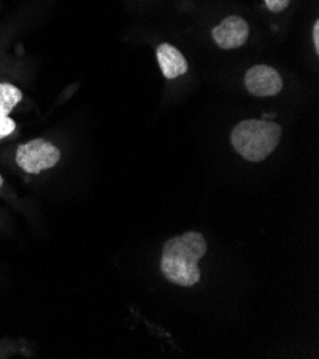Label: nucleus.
<instances>
[{
  "mask_svg": "<svg viewBox=\"0 0 319 359\" xmlns=\"http://www.w3.org/2000/svg\"><path fill=\"white\" fill-rule=\"evenodd\" d=\"M208 242L201 232L189 231L169 239L162 249L161 271L163 276L179 286L191 288L201 280L199 261L205 257Z\"/></svg>",
  "mask_w": 319,
  "mask_h": 359,
  "instance_id": "obj_1",
  "label": "nucleus"
},
{
  "mask_svg": "<svg viewBox=\"0 0 319 359\" xmlns=\"http://www.w3.org/2000/svg\"><path fill=\"white\" fill-rule=\"evenodd\" d=\"M280 136L282 128L278 123L247 119L233 128L231 143L235 151L246 161L262 162L276 149Z\"/></svg>",
  "mask_w": 319,
  "mask_h": 359,
  "instance_id": "obj_2",
  "label": "nucleus"
},
{
  "mask_svg": "<svg viewBox=\"0 0 319 359\" xmlns=\"http://www.w3.org/2000/svg\"><path fill=\"white\" fill-rule=\"evenodd\" d=\"M60 151L50 140L43 137L33 139L18 147L15 162L29 175H39L43 170L55 168L60 161Z\"/></svg>",
  "mask_w": 319,
  "mask_h": 359,
  "instance_id": "obj_3",
  "label": "nucleus"
},
{
  "mask_svg": "<svg viewBox=\"0 0 319 359\" xmlns=\"http://www.w3.org/2000/svg\"><path fill=\"white\" fill-rule=\"evenodd\" d=\"M245 88L254 96H275L282 90L283 82L279 72L266 65H257L246 72Z\"/></svg>",
  "mask_w": 319,
  "mask_h": 359,
  "instance_id": "obj_4",
  "label": "nucleus"
},
{
  "mask_svg": "<svg viewBox=\"0 0 319 359\" xmlns=\"http://www.w3.org/2000/svg\"><path fill=\"white\" fill-rule=\"evenodd\" d=\"M247 36H250V25L236 15L225 18L212 30V38H214L215 43L225 50L243 46L247 41Z\"/></svg>",
  "mask_w": 319,
  "mask_h": 359,
  "instance_id": "obj_5",
  "label": "nucleus"
},
{
  "mask_svg": "<svg viewBox=\"0 0 319 359\" xmlns=\"http://www.w3.org/2000/svg\"><path fill=\"white\" fill-rule=\"evenodd\" d=\"M156 59L166 79H176L188 72V60L185 56L169 43H162L156 49Z\"/></svg>",
  "mask_w": 319,
  "mask_h": 359,
  "instance_id": "obj_6",
  "label": "nucleus"
},
{
  "mask_svg": "<svg viewBox=\"0 0 319 359\" xmlns=\"http://www.w3.org/2000/svg\"><path fill=\"white\" fill-rule=\"evenodd\" d=\"M23 99L22 90L8 82H0V115L9 116Z\"/></svg>",
  "mask_w": 319,
  "mask_h": 359,
  "instance_id": "obj_7",
  "label": "nucleus"
},
{
  "mask_svg": "<svg viewBox=\"0 0 319 359\" xmlns=\"http://www.w3.org/2000/svg\"><path fill=\"white\" fill-rule=\"evenodd\" d=\"M16 130V122L6 115H0V140H4L13 135Z\"/></svg>",
  "mask_w": 319,
  "mask_h": 359,
  "instance_id": "obj_8",
  "label": "nucleus"
},
{
  "mask_svg": "<svg viewBox=\"0 0 319 359\" xmlns=\"http://www.w3.org/2000/svg\"><path fill=\"white\" fill-rule=\"evenodd\" d=\"M264 2L272 13H280L290 6L291 0H264Z\"/></svg>",
  "mask_w": 319,
  "mask_h": 359,
  "instance_id": "obj_9",
  "label": "nucleus"
},
{
  "mask_svg": "<svg viewBox=\"0 0 319 359\" xmlns=\"http://www.w3.org/2000/svg\"><path fill=\"white\" fill-rule=\"evenodd\" d=\"M312 42H313L315 52L319 53V20H316L312 26Z\"/></svg>",
  "mask_w": 319,
  "mask_h": 359,
  "instance_id": "obj_10",
  "label": "nucleus"
},
{
  "mask_svg": "<svg viewBox=\"0 0 319 359\" xmlns=\"http://www.w3.org/2000/svg\"><path fill=\"white\" fill-rule=\"evenodd\" d=\"M4 184H5V181H4V176H2V175H0V189H2Z\"/></svg>",
  "mask_w": 319,
  "mask_h": 359,
  "instance_id": "obj_11",
  "label": "nucleus"
}]
</instances>
